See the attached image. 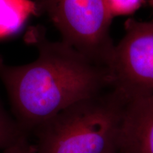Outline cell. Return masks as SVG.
Wrapping results in <instances>:
<instances>
[{"instance_id": "30bf717a", "label": "cell", "mask_w": 153, "mask_h": 153, "mask_svg": "<svg viewBox=\"0 0 153 153\" xmlns=\"http://www.w3.org/2000/svg\"><path fill=\"white\" fill-rule=\"evenodd\" d=\"M149 2H150V4L152 7V8L153 9V0H149Z\"/></svg>"}, {"instance_id": "5b68a950", "label": "cell", "mask_w": 153, "mask_h": 153, "mask_svg": "<svg viewBox=\"0 0 153 153\" xmlns=\"http://www.w3.org/2000/svg\"><path fill=\"white\" fill-rule=\"evenodd\" d=\"M118 153H153V94L128 101Z\"/></svg>"}, {"instance_id": "6da1fadb", "label": "cell", "mask_w": 153, "mask_h": 153, "mask_svg": "<svg viewBox=\"0 0 153 153\" xmlns=\"http://www.w3.org/2000/svg\"><path fill=\"white\" fill-rule=\"evenodd\" d=\"M25 41L38 49L34 62L10 66L0 56V79L22 127L37 128L111 86L106 68L64 42L49 41L41 26L30 27Z\"/></svg>"}, {"instance_id": "3957f363", "label": "cell", "mask_w": 153, "mask_h": 153, "mask_svg": "<svg viewBox=\"0 0 153 153\" xmlns=\"http://www.w3.org/2000/svg\"><path fill=\"white\" fill-rule=\"evenodd\" d=\"M36 16L45 14L62 42L106 68L114 44L113 19L106 0H34Z\"/></svg>"}, {"instance_id": "52a82bcc", "label": "cell", "mask_w": 153, "mask_h": 153, "mask_svg": "<svg viewBox=\"0 0 153 153\" xmlns=\"http://www.w3.org/2000/svg\"><path fill=\"white\" fill-rule=\"evenodd\" d=\"M25 135L22 126L7 114L0 106V150H4Z\"/></svg>"}, {"instance_id": "9c48e42d", "label": "cell", "mask_w": 153, "mask_h": 153, "mask_svg": "<svg viewBox=\"0 0 153 153\" xmlns=\"http://www.w3.org/2000/svg\"><path fill=\"white\" fill-rule=\"evenodd\" d=\"M2 153H36L35 145H31L25 135L7 148Z\"/></svg>"}, {"instance_id": "ba28073f", "label": "cell", "mask_w": 153, "mask_h": 153, "mask_svg": "<svg viewBox=\"0 0 153 153\" xmlns=\"http://www.w3.org/2000/svg\"><path fill=\"white\" fill-rule=\"evenodd\" d=\"M113 16L129 14L140 4L141 0H106Z\"/></svg>"}, {"instance_id": "8fae6325", "label": "cell", "mask_w": 153, "mask_h": 153, "mask_svg": "<svg viewBox=\"0 0 153 153\" xmlns=\"http://www.w3.org/2000/svg\"><path fill=\"white\" fill-rule=\"evenodd\" d=\"M117 153H118V152H117Z\"/></svg>"}, {"instance_id": "8992f818", "label": "cell", "mask_w": 153, "mask_h": 153, "mask_svg": "<svg viewBox=\"0 0 153 153\" xmlns=\"http://www.w3.org/2000/svg\"><path fill=\"white\" fill-rule=\"evenodd\" d=\"M36 14L30 0H0V38L16 33L30 14Z\"/></svg>"}, {"instance_id": "277c9868", "label": "cell", "mask_w": 153, "mask_h": 153, "mask_svg": "<svg viewBox=\"0 0 153 153\" xmlns=\"http://www.w3.org/2000/svg\"><path fill=\"white\" fill-rule=\"evenodd\" d=\"M111 86L129 100L153 94V21L131 19L106 66Z\"/></svg>"}, {"instance_id": "7a4b0ae2", "label": "cell", "mask_w": 153, "mask_h": 153, "mask_svg": "<svg viewBox=\"0 0 153 153\" xmlns=\"http://www.w3.org/2000/svg\"><path fill=\"white\" fill-rule=\"evenodd\" d=\"M129 99L109 86L36 128V153H117Z\"/></svg>"}]
</instances>
